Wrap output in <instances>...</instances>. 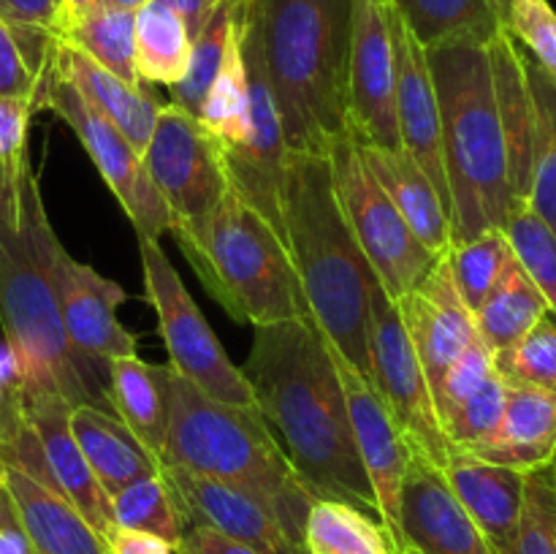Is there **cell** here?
I'll list each match as a JSON object with an SVG mask.
<instances>
[{"mask_svg": "<svg viewBox=\"0 0 556 554\" xmlns=\"http://www.w3.org/2000/svg\"><path fill=\"white\" fill-rule=\"evenodd\" d=\"M41 109H49V112H54L68 123V128L81 141L90 161L96 163L103 182L114 193L117 204L123 206L128 221L134 223L136 237L155 239L157 242L163 234L172 231L174 217L168 212L166 201L161 199V193L152 185L144 161H141V152L125 139L117 125H112L103 114H98L49 65L47 76H43Z\"/></svg>", "mask_w": 556, "mask_h": 554, "instance_id": "obj_12", "label": "cell"}, {"mask_svg": "<svg viewBox=\"0 0 556 554\" xmlns=\"http://www.w3.org/2000/svg\"><path fill=\"white\" fill-rule=\"evenodd\" d=\"M445 255L413 291L396 299V310H400L407 337L416 348V356L421 362L432 394L451 364L478 337L476 318L456 291Z\"/></svg>", "mask_w": 556, "mask_h": 554, "instance_id": "obj_20", "label": "cell"}, {"mask_svg": "<svg viewBox=\"0 0 556 554\" xmlns=\"http://www.w3.org/2000/svg\"><path fill=\"white\" fill-rule=\"evenodd\" d=\"M106 5H112V9H123V11H139L141 5L150 3V0H103Z\"/></svg>", "mask_w": 556, "mask_h": 554, "instance_id": "obj_53", "label": "cell"}, {"mask_svg": "<svg viewBox=\"0 0 556 554\" xmlns=\"http://www.w3.org/2000/svg\"><path fill=\"white\" fill-rule=\"evenodd\" d=\"M30 432L25 413V386H22L16 364L11 353L0 356V456L25 440Z\"/></svg>", "mask_w": 556, "mask_h": 554, "instance_id": "obj_46", "label": "cell"}, {"mask_svg": "<svg viewBox=\"0 0 556 554\" xmlns=\"http://www.w3.org/2000/svg\"><path fill=\"white\" fill-rule=\"evenodd\" d=\"M166 402L161 465H177L253 494L293 543L307 549L304 527L315 498L277 443L258 407H233L195 389L168 364H150Z\"/></svg>", "mask_w": 556, "mask_h": 554, "instance_id": "obj_4", "label": "cell"}, {"mask_svg": "<svg viewBox=\"0 0 556 554\" xmlns=\"http://www.w3.org/2000/svg\"><path fill=\"white\" fill-rule=\"evenodd\" d=\"M304 543L309 554H396L378 516L342 500H315Z\"/></svg>", "mask_w": 556, "mask_h": 554, "instance_id": "obj_35", "label": "cell"}, {"mask_svg": "<svg viewBox=\"0 0 556 554\" xmlns=\"http://www.w3.org/2000/svg\"><path fill=\"white\" fill-rule=\"evenodd\" d=\"M400 554H416V552H413V549H405V552H400Z\"/></svg>", "mask_w": 556, "mask_h": 554, "instance_id": "obj_57", "label": "cell"}, {"mask_svg": "<svg viewBox=\"0 0 556 554\" xmlns=\"http://www.w3.org/2000/svg\"><path fill=\"white\" fill-rule=\"evenodd\" d=\"M71 432L96 473L98 483L109 498L123 492L130 483L161 473V459L136 440V435L114 413L101 407L79 405L71 411Z\"/></svg>", "mask_w": 556, "mask_h": 554, "instance_id": "obj_27", "label": "cell"}, {"mask_svg": "<svg viewBox=\"0 0 556 554\" xmlns=\"http://www.w3.org/2000/svg\"><path fill=\"white\" fill-rule=\"evenodd\" d=\"M546 313L548 302L543 299V293L527 277L519 261L510 259L497 286L472 313V318H476L478 337L486 342L489 351L503 353L510 351Z\"/></svg>", "mask_w": 556, "mask_h": 554, "instance_id": "obj_29", "label": "cell"}, {"mask_svg": "<svg viewBox=\"0 0 556 554\" xmlns=\"http://www.w3.org/2000/svg\"><path fill=\"white\" fill-rule=\"evenodd\" d=\"M71 411L74 405L60 394L25 391L27 424L41 445L49 487L63 494L103 538L114 527L112 498L98 483L96 473L90 470L74 432H71Z\"/></svg>", "mask_w": 556, "mask_h": 554, "instance_id": "obj_21", "label": "cell"}, {"mask_svg": "<svg viewBox=\"0 0 556 554\" xmlns=\"http://www.w3.org/2000/svg\"><path fill=\"white\" fill-rule=\"evenodd\" d=\"M52 282L65 337L85 362L109 373L112 358L136 356L139 340L117 318L119 304L130 299L123 286L71 259L63 242L52 255Z\"/></svg>", "mask_w": 556, "mask_h": 554, "instance_id": "obj_16", "label": "cell"}, {"mask_svg": "<svg viewBox=\"0 0 556 554\" xmlns=\"http://www.w3.org/2000/svg\"><path fill=\"white\" fill-rule=\"evenodd\" d=\"M109 405L144 449L163 459L166 449V402L152 367L139 356L109 362Z\"/></svg>", "mask_w": 556, "mask_h": 554, "instance_id": "obj_28", "label": "cell"}, {"mask_svg": "<svg viewBox=\"0 0 556 554\" xmlns=\"http://www.w3.org/2000/svg\"><path fill=\"white\" fill-rule=\"evenodd\" d=\"M505 380L497 373L478 391H472L454 413L443 421V432L454 449L472 451L486 443L500 427L505 411Z\"/></svg>", "mask_w": 556, "mask_h": 554, "instance_id": "obj_40", "label": "cell"}, {"mask_svg": "<svg viewBox=\"0 0 556 554\" xmlns=\"http://www.w3.org/2000/svg\"><path fill=\"white\" fill-rule=\"evenodd\" d=\"M505 30L556 79V11L548 0H508Z\"/></svg>", "mask_w": 556, "mask_h": 554, "instance_id": "obj_43", "label": "cell"}, {"mask_svg": "<svg viewBox=\"0 0 556 554\" xmlns=\"http://www.w3.org/2000/svg\"><path fill=\"white\" fill-rule=\"evenodd\" d=\"M168 234L233 320L255 329L309 318L286 242L233 190L201 226L172 228Z\"/></svg>", "mask_w": 556, "mask_h": 554, "instance_id": "obj_7", "label": "cell"}, {"mask_svg": "<svg viewBox=\"0 0 556 554\" xmlns=\"http://www.w3.org/2000/svg\"><path fill=\"white\" fill-rule=\"evenodd\" d=\"M400 530L405 549L416 554H497L462 508L445 473L421 454L410 456L402 483Z\"/></svg>", "mask_w": 556, "mask_h": 554, "instance_id": "obj_19", "label": "cell"}, {"mask_svg": "<svg viewBox=\"0 0 556 554\" xmlns=\"http://www.w3.org/2000/svg\"><path fill=\"white\" fill-rule=\"evenodd\" d=\"M36 112V103L27 98L0 96V166L27 155V130Z\"/></svg>", "mask_w": 556, "mask_h": 554, "instance_id": "obj_47", "label": "cell"}, {"mask_svg": "<svg viewBox=\"0 0 556 554\" xmlns=\"http://www.w3.org/2000/svg\"><path fill=\"white\" fill-rule=\"evenodd\" d=\"M139 253L144 297L157 315V335L166 345L168 367L212 400L233 407H258L253 386L223 351L161 242L139 239Z\"/></svg>", "mask_w": 556, "mask_h": 554, "instance_id": "obj_8", "label": "cell"}, {"mask_svg": "<svg viewBox=\"0 0 556 554\" xmlns=\"http://www.w3.org/2000/svg\"><path fill=\"white\" fill-rule=\"evenodd\" d=\"M54 38L74 43L87 58L128 85H141L136 74V11L101 3L60 27Z\"/></svg>", "mask_w": 556, "mask_h": 554, "instance_id": "obj_34", "label": "cell"}, {"mask_svg": "<svg viewBox=\"0 0 556 554\" xmlns=\"http://www.w3.org/2000/svg\"><path fill=\"white\" fill-rule=\"evenodd\" d=\"M250 0H244L239 11L233 30L228 36L226 54L217 68L215 81L201 103L199 119L223 141L226 150L242 147L250 136V96H248V68H244V49H242V30H244V11Z\"/></svg>", "mask_w": 556, "mask_h": 554, "instance_id": "obj_32", "label": "cell"}, {"mask_svg": "<svg viewBox=\"0 0 556 554\" xmlns=\"http://www.w3.org/2000/svg\"><path fill=\"white\" fill-rule=\"evenodd\" d=\"M206 3H210V5H212V9H215V5H217V3H220V0H206Z\"/></svg>", "mask_w": 556, "mask_h": 554, "instance_id": "obj_56", "label": "cell"}, {"mask_svg": "<svg viewBox=\"0 0 556 554\" xmlns=\"http://www.w3.org/2000/svg\"><path fill=\"white\" fill-rule=\"evenodd\" d=\"M49 68L68 81L98 114L117 125L136 150L144 152L163 106L147 87L128 85L63 38H54Z\"/></svg>", "mask_w": 556, "mask_h": 554, "instance_id": "obj_23", "label": "cell"}, {"mask_svg": "<svg viewBox=\"0 0 556 554\" xmlns=\"http://www.w3.org/2000/svg\"><path fill=\"white\" fill-rule=\"evenodd\" d=\"M282 231L309 318L324 340L372 383L369 299L378 277L342 215L329 152L286 155Z\"/></svg>", "mask_w": 556, "mask_h": 554, "instance_id": "obj_3", "label": "cell"}, {"mask_svg": "<svg viewBox=\"0 0 556 554\" xmlns=\"http://www.w3.org/2000/svg\"><path fill=\"white\" fill-rule=\"evenodd\" d=\"M190 36L182 16L150 0L136 11V74L141 85L174 87L188 74Z\"/></svg>", "mask_w": 556, "mask_h": 554, "instance_id": "obj_31", "label": "cell"}, {"mask_svg": "<svg viewBox=\"0 0 556 554\" xmlns=\"http://www.w3.org/2000/svg\"><path fill=\"white\" fill-rule=\"evenodd\" d=\"M101 3L103 0H60L58 25H54V33H58L63 25H68L71 20H76V16H81L85 11L96 9V5H101Z\"/></svg>", "mask_w": 556, "mask_h": 554, "instance_id": "obj_52", "label": "cell"}, {"mask_svg": "<svg viewBox=\"0 0 556 554\" xmlns=\"http://www.w3.org/2000/svg\"><path fill=\"white\" fill-rule=\"evenodd\" d=\"M161 473L185 527H210L261 554H309L288 538L280 521L253 494L177 465H163Z\"/></svg>", "mask_w": 556, "mask_h": 554, "instance_id": "obj_17", "label": "cell"}, {"mask_svg": "<svg viewBox=\"0 0 556 554\" xmlns=\"http://www.w3.org/2000/svg\"><path fill=\"white\" fill-rule=\"evenodd\" d=\"M266 74L288 152L348 136L351 0H255Z\"/></svg>", "mask_w": 556, "mask_h": 554, "instance_id": "obj_6", "label": "cell"}, {"mask_svg": "<svg viewBox=\"0 0 556 554\" xmlns=\"http://www.w3.org/2000/svg\"><path fill=\"white\" fill-rule=\"evenodd\" d=\"M103 541H106L112 554H177L172 543L163 541V538L150 536V532L128 530V527L117 525L103 536Z\"/></svg>", "mask_w": 556, "mask_h": 554, "instance_id": "obj_49", "label": "cell"}, {"mask_svg": "<svg viewBox=\"0 0 556 554\" xmlns=\"http://www.w3.org/2000/svg\"><path fill=\"white\" fill-rule=\"evenodd\" d=\"M348 136L383 150H402L389 0H351Z\"/></svg>", "mask_w": 556, "mask_h": 554, "instance_id": "obj_14", "label": "cell"}, {"mask_svg": "<svg viewBox=\"0 0 556 554\" xmlns=\"http://www.w3.org/2000/svg\"><path fill=\"white\" fill-rule=\"evenodd\" d=\"M492 3H494V9H497L500 22L505 25V16H508V0H492Z\"/></svg>", "mask_w": 556, "mask_h": 554, "instance_id": "obj_54", "label": "cell"}, {"mask_svg": "<svg viewBox=\"0 0 556 554\" xmlns=\"http://www.w3.org/2000/svg\"><path fill=\"white\" fill-rule=\"evenodd\" d=\"M0 554H33L25 527L3 483H0Z\"/></svg>", "mask_w": 556, "mask_h": 554, "instance_id": "obj_50", "label": "cell"}, {"mask_svg": "<svg viewBox=\"0 0 556 554\" xmlns=\"http://www.w3.org/2000/svg\"><path fill=\"white\" fill-rule=\"evenodd\" d=\"M329 161L342 215L378 282L396 302L413 291L440 259L413 234L348 136L331 147Z\"/></svg>", "mask_w": 556, "mask_h": 554, "instance_id": "obj_9", "label": "cell"}, {"mask_svg": "<svg viewBox=\"0 0 556 554\" xmlns=\"http://www.w3.org/2000/svg\"><path fill=\"white\" fill-rule=\"evenodd\" d=\"M525 74L532 103L530 210L556 234V79L525 52Z\"/></svg>", "mask_w": 556, "mask_h": 554, "instance_id": "obj_33", "label": "cell"}, {"mask_svg": "<svg viewBox=\"0 0 556 554\" xmlns=\"http://www.w3.org/2000/svg\"><path fill=\"white\" fill-rule=\"evenodd\" d=\"M141 161L172 212V228L201 226L231 190L223 141L174 103H163L157 112Z\"/></svg>", "mask_w": 556, "mask_h": 554, "instance_id": "obj_10", "label": "cell"}, {"mask_svg": "<svg viewBox=\"0 0 556 554\" xmlns=\"http://www.w3.org/2000/svg\"><path fill=\"white\" fill-rule=\"evenodd\" d=\"M445 259H448L451 277H454V286L459 291L462 302L470 307V313H476L483 304V299L497 286L514 253H510L505 231L492 228V231L478 234V237L467 239V242L451 244Z\"/></svg>", "mask_w": 556, "mask_h": 554, "instance_id": "obj_36", "label": "cell"}, {"mask_svg": "<svg viewBox=\"0 0 556 554\" xmlns=\"http://www.w3.org/2000/svg\"><path fill=\"white\" fill-rule=\"evenodd\" d=\"M43 76L27 63L20 41L11 33V27L0 20V96L5 98H27L41 109Z\"/></svg>", "mask_w": 556, "mask_h": 554, "instance_id": "obj_45", "label": "cell"}, {"mask_svg": "<svg viewBox=\"0 0 556 554\" xmlns=\"http://www.w3.org/2000/svg\"><path fill=\"white\" fill-rule=\"evenodd\" d=\"M112 511L117 527H128V530L150 532V536L163 538L177 552L179 541L185 536V521L179 516L177 505H174L163 473L141 478V481L125 487L119 494H114Z\"/></svg>", "mask_w": 556, "mask_h": 554, "instance_id": "obj_37", "label": "cell"}, {"mask_svg": "<svg viewBox=\"0 0 556 554\" xmlns=\"http://www.w3.org/2000/svg\"><path fill=\"white\" fill-rule=\"evenodd\" d=\"M369 367L375 391L389 407L413 454H421L443 470L454 445L440 427L427 375L407 337L396 302L380 282H375L369 299Z\"/></svg>", "mask_w": 556, "mask_h": 554, "instance_id": "obj_11", "label": "cell"}, {"mask_svg": "<svg viewBox=\"0 0 556 554\" xmlns=\"http://www.w3.org/2000/svg\"><path fill=\"white\" fill-rule=\"evenodd\" d=\"M389 27L394 41V90L396 128L402 150L432 179L451 217V193L443 166V136H440V103L434 90L427 52L407 30L405 20L389 0Z\"/></svg>", "mask_w": 556, "mask_h": 554, "instance_id": "obj_18", "label": "cell"}, {"mask_svg": "<svg viewBox=\"0 0 556 554\" xmlns=\"http://www.w3.org/2000/svg\"><path fill=\"white\" fill-rule=\"evenodd\" d=\"M494 373H497V369H494V353L489 351V345L481 337H476V340L470 342V348L451 364V369L443 375V380H440V386L432 394L440 427H443L445 418H448L472 391L481 389Z\"/></svg>", "mask_w": 556, "mask_h": 554, "instance_id": "obj_44", "label": "cell"}, {"mask_svg": "<svg viewBox=\"0 0 556 554\" xmlns=\"http://www.w3.org/2000/svg\"><path fill=\"white\" fill-rule=\"evenodd\" d=\"M60 0H0V20L11 27L27 63L47 74Z\"/></svg>", "mask_w": 556, "mask_h": 554, "instance_id": "obj_42", "label": "cell"}, {"mask_svg": "<svg viewBox=\"0 0 556 554\" xmlns=\"http://www.w3.org/2000/svg\"><path fill=\"white\" fill-rule=\"evenodd\" d=\"M505 239L510 244V253L527 272L548 310L556 315V234L541 215L530 210V204L516 206L505 223Z\"/></svg>", "mask_w": 556, "mask_h": 554, "instance_id": "obj_38", "label": "cell"}, {"mask_svg": "<svg viewBox=\"0 0 556 554\" xmlns=\"http://www.w3.org/2000/svg\"><path fill=\"white\" fill-rule=\"evenodd\" d=\"M546 470H548V473H554V476H556V449H554V454H552V459H548V465H546Z\"/></svg>", "mask_w": 556, "mask_h": 554, "instance_id": "obj_55", "label": "cell"}, {"mask_svg": "<svg viewBox=\"0 0 556 554\" xmlns=\"http://www.w3.org/2000/svg\"><path fill=\"white\" fill-rule=\"evenodd\" d=\"M391 3L424 49L445 41H462V38L489 43L505 27L492 0H391Z\"/></svg>", "mask_w": 556, "mask_h": 554, "instance_id": "obj_30", "label": "cell"}, {"mask_svg": "<svg viewBox=\"0 0 556 554\" xmlns=\"http://www.w3.org/2000/svg\"><path fill=\"white\" fill-rule=\"evenodd\" d=\"M548 476H552V478H554V483H556V476H554V473H548Z\"/></svg>", "mask_w": 556, "mask_h": 554, "instance_id": "obj_58", "label": "cell"}, {"mask_svg": "<svg viewBox=\"0 0 556 554\" xmlns=\"http://www.w3.org/2000/svg\"><path fill=\"white\" fill-rule=\"evenodd\" d=\"M326 348H329L337 378H340L342 391H345L353 440H356L358 456H362V465L367 470L369 483H372L378 519L389 532L396 554H400L405 552V541H402L400 530V494L413 449L407 445L405 435L400 432L375 386L345 356H340L329 342H326Z\"/></svg>", "mask_w": 556, "mask_h": 554, "instance_id": "obj_15", "label": "cell"}, {"mask_svg": "<svg viewBox=\"0 0 556 554\" xmlns=\"http://www.w3.org/2000/svg\"><path fill=\"white\" fill-rule=\"evenodd\" d=\"M440 103L443 166L451 193V239L503 231L521 206L510 185L508 141L494 92L489 43L445 41L424 49Z\"/></svg>", "mask_w": 556, "mask_h": 554, "instance_id": "obj_5", "label": "cell"}, {"mask_svg": "<svg viewBox=\"0 0 556 554\" xmlns=\"http://www.w3.org/2000/svg\"><path fill=\"white\" fill-rule=\"evenodd\" d=\"M58 234L49 223L30 152L0 166V329L25 391L112 413L109 373L71 348L52 282Z\"/></svg>", "mask_w": 556, "mask_h": 554, "instance_id": "obj_2", "label": "cell"}, {"mask_svg": "<svg viewBox=\"0 0 556 554\" xmlns=\"http://www.w3.org/2000/svg\"><path fill=\"white\" fill-rule=\"evenodd\" d=\"M261 416L282 435L288 459L315 500H342L378 516L358 456L345 391L313 318L255 326L242 367Z\"/></svg>", "mask_w": 556, "mask_h": 554, "instance_id": "obj_1", "label": "cell"}, {"mask_svg": "<svg viewBox=\"0 0 556 554\" xmlns=\"http://www.w3.org/2000/svg\"><path fill=\"white\" fill-rule=\"evenodd\" d=\"M157 3L168 5L174 14L182 16V22L188 25L190 36L193 38L199 36V30L206 25V20H210L212 14V5L206 3V0H157Z\"/></svg>", "mask_w": 556, "mask_h": 554, "instance_id": "obj_51", "label": "cell"}, {"mask_svg": "<svg viewBox=\"0 0 556 554\" xmlns=\"http://www.w3.org/2000/svg\"><path fill=\"white\" fill-rule=\"evenodd\" d=\"M348 139L356 144L362 161L367 163L372 177L378 179L391 204L405 217L413 234L421 239L424 248L443 259L454 239H451L448 210H445L432 179L421 172V166L405 150H383V147L353 139V136H348Z\"/></svg>", "mask_w": 556, "mask_h": 554, "instance_id": "obj_25", "label": "cell"}, {"mask_svg": "<svg viewBox=\"0 0 556 554\" xmlns=\"http://www.w3.org/2000/svg\"><path fill=\"white\" fill-rule=\"evenodd\" d=\"M443 473L462 508L472 516L494 552L514 554L525 508L527 473L494 465L462 449L451 451Z\"/></svg>", "mask_w": 556, "mask_h": 554, "instance_id": "obj_22", "label": "cell"}, {"mask_svg": "<svg viewBox=\"0 0 556 554\" xmlns=\"http://www.w3.org/2000/svg\"><path fill=\"white\" fill-rule=\"evenodd\" d=\"M556 449V391L508 386L500 427L470 454L516 470H541Z\"/></svg>", "mask_w": 556, "mask_h": 554, "instance_id": "obj_26", "label": "cell"}, {"mask_svg": "<svg viewBox=\"0 0 556 554\" xmlns=\"http://www.w3.org/2000/svg\"><path fill=\"white\" fill-rule=\"evenodd\" d=\"M244 68H248V96H250V136L242 147L226 150V172L231 190L242 201H248L286 242L282 231V179H286V136H282L280 114H277L275 96H271L269 74H266L264 41H261L258 14L255 0H250L244 11Z\"/></svg>", "mask_w": 556, "mask_h": 554, "instance_id": "obj_13", "label": "cell"}, {"mask_svg": "<svg viewBox=\"0 0 556 554\" xmlns=\"http://www.w3.org/2000/svg\"><path fill=\"white\" fill-rule=\"evenodd\" d=\"M0 483L14 503L33 554H112L63 494L27 476L22 467L0 462Z\"/></svg>", "mask_w": 556, "mask_h": 554, "instance_id": "obj_24", "label": "cell"}, {"mask_svg": "<svg viewBox=\"0 0 556 554\" xmlns=\"http://www.w3.org/2000/svg\"><path fill=\"white\" fill-rule=\"evenodd\" d=\"M177 554H261L253 546L223 532L210 530V527H185V536L179 541Z\"/></svg>", "mask_w": 556, "mask_h": 554, "instance_id": "obj_48", "label": "cell"}, {"mask_svg": "<svg viewBox=\"0 0 556 554\" xmlns=\"http://www.w3.org/2000/svg\"><path fill=\"white\" fill-rule=\"evenodd\" d=\"M514 554H556V483L546 467L527 473Z\"/></svg>", "mask_w": 556, "mask_h": 554, "instance_id": "obj_41", "label": "cell"}, {"mask_svg": "<svg viewBox=\"0 0 556 554\" xmlns=\"http://www.w3.org/2000/svg\"><path fill=\"white\" fill-rule=\"evenodd\" d=\"M494 369L505 386L556 391V315L552 310L510 351L494 353Z\"/></svg>", "mask_w": 556, "mask_h": 554, "instance_id": "obj_39", "label": "cell"}]
</instances>
